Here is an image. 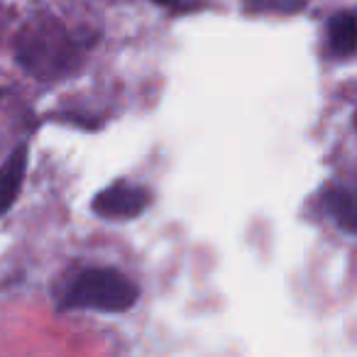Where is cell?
Instances as JSON below:
<instances>
[{
  "label": "cell",
  "mask_w": 357,
  "mask_h": 357,
  "mask_svg": "<svg viewBox=\"0 0 357 357\" xmlns=\"http://www.w3.org/2000/svg\"><path fill=\"white\" fill-rule=\"evenodd\" d=\"M355 128H357V115H355Z\"/></svg>",
  "instance_id": "9c48e42d"
},
{
  "label": "cell",
  "mask_w": 357,
  "mask_h": 357,
  "mask_svg": "<svg viewBox=\"0 0 357 357\" xmlns=\"http://www.w3.org/2000/svg\"><path fill=\"white\" fill-rule=\"evenodd\" d=\"M137 298L139 289L130 277H125L118 269L93 267L76 274L61 296V308L125 313L137 303Z\"/></svg>",
  "instance_id": "6da1fadb"
},
{
  "label": "cell",
  "mask_w": 357,
  "mask_h": 357,
  "mask_svg": "<svg viewBox=\"0 0 357 357\" xmlns=\"http://www.w3.org/2000/svg\"><path fill=\"white\" fill-rule=\"evenodd\" d=\"M149 204H152V194L144 186L120 181V184H113L100 191L91 204V208H93L96 215L105 220H130L144 213Z\"/></svg>",
  "instance_id": "3957f363"
},
{
  "label": "cell",
  "mask_w": 357,
  "mask_h": 357,
  "mask_svg": "<svg viewBox=\"0 0 357 357\" xmlns=\"http://www.w3.org/2000/svg\"><path fill=\"white\" fill-rule=\"evenodd\" d=\"M248 10L257 13H298L306 8V0H245Z\"/></svg>",
  "instance_id": "52a82bcc"
},
{
  "label": "cell",
  "mask_w": 357,
  "mask_h": 357,
  "mask_svg": "<svg viewBox=\"0 0 357 357\" xmlns=\"http://www.w3.org/2000/svg\"><path fill=\"white\" fill-rule=\"evenodd\" d=\"M326 206L342 230L357 235V189H333L326 196Z\"/></svg>",
  "instance_id": "8992f818"
},
{
  "label": "cell",
  "mask_w": 357,
  "mask_h": 357,
  "mask_svg": "<svg viewBox=\"0 0 357 357\" xmlns=\"http://www.w3.org/2000/svg\"><path fill=\"white\" fill-rule=\"evenodd\" d=\"M27 172V147L20 144L17 149H13L10 157L0 164V215L8 213L15 204L17 194L22 189Z\"/></svg>",
  "instance_id": "277c9868"
},
{
  "label": "cell",
  "mask_w": 357,
  "mask_h": 357,
  "mask_svg": "<svg viewBox=\"0 0 357 357\" xmlns=\"http://www.w3.org/2000/svg\"><path fill=\"white\" fill-rule=\"evenodd\" d=\"M328 40L337 56H350L357 52V17L352 13H337L328 22Z\"/></svg>",
  "instance_id": "5b68a950"
},
{
  "label": "cell",
  "mask_w": 357,
  "mask_h": 357,
  "mask_svg": "<svg viewBox=\"0 0 357 357\" xmlns=\"http://www.w3.org/2000/svg\"><path fill=\"white\" fill-rule=\"evenodd\" d=\"M154 3H159V6H174V3H178V0H154Z\"/></svg>",
  "instance_id": "ba28073f"
},
{
  "label": "cell",
  "mask_w": 357,
  "mask_h": 357,
  "mask_svg": "<svg viewBox=\"0 0 357 357\" xmlns=\"http://www.w3.org/2000/svg\"><path fill=\"white\" fill-rule=\"evenodd\" d=\"M17 56L22 66L35 76H54L74 61V45L69 42V37H64L59 27L40 25L20 37Z\"/></svg>",
  "instance_id": "7a4b0ae2"
}]
</instances>
